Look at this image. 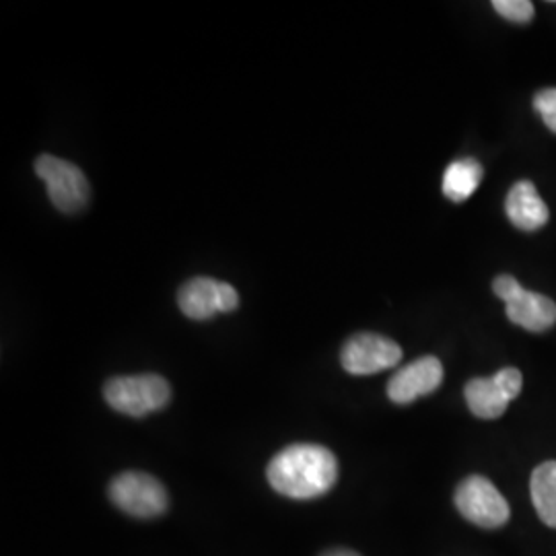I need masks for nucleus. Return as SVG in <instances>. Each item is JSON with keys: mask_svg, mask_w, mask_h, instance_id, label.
Here are the masks:
<instances>
[{"mask_svg": "<svg viewBox=\"0 0 556 556\" xmlns=\"http://www.w3.org/2000/svg\"><path fill=\"white\" fill-rule=\"evenodd\" d=\"M443 381V365L438 357L427 355L402 367L388 383V397L394 404H410L418 397L429 396Z\"/></svg>", "mask_w": 556, "mask_h": 556, "instance_id": "obj_8", "label": "nucleus"}, {"mask_svg": "<svg viewBox=\"0 0 556 556\" xmlns=\"http://www.w3.org/2000/svg\"><path fill=\"white\" fill-rule=\"evenodd\" d=\"M178 305L186 318L206 321L217 314L238 309V291L229 282L197 277L188 280L178 293Z\"/></svg>", "mask_w": 556, "mask_h": 556, "instance_id": "obj_7", "label": "nucleus"}, {"mask_svg": "<svg viewBox=\"0 0 556 556\" xmlns=\"http://www.w3.org/2000/svg\"><path fill=\"white\" fill-rule=\"evenodd\" d=\"M507 318L528 332H546L556 324V303L546 295L521 289L505 303Z\"/></svg>", "mask_w": 556, "mask_h": 556, "instance_id": "obj_10", "label": "nucleus"}, {"mask_svg": "<svg viewBox=\"0 0 556 556\" xmlns=\"http://www.w3.org/2000/svg\"><path fill=\"white\" fill-rule=\"evenodd\" d=\"M464 396L470 413L484 420L503 417L511 402V396L505 392V388L498 383L495 376L470 379L464 388Z\"/></svg>", "mask_w": 556, "mask_h": 556, "instance_id": "obj_11", "label": "nucleus"}, {"mask_svg": "<svg viewBox=\"0 0 556 556\" xmlns=\"http://www.w3.org/2000/svg\"><path fill=\"white\" fill-rule=\"evenodd\" d=\"M534 110L540 114V118L544 119L548 130L556 135V87L538 91L534 96Z\"/></svg>", "mask_w": 556, "mask_h": 556, "instance_id": "obj_15", "label": "nucleus"}, {"mask_svg": "<svg viewBox=\"0 0 556 556\" xmlns=\"http://www.w3.org/2000/svg\"><path fill=\"white\" fill-rule=\"evenodd\" d=\"M36 174L46 184L48 197L60 213L75 215L89 204V181L75 163L54 155H40L36 161Z\"/></svg>", "mask_w": 556, "mask_h": 556, "instance_id": "obj_3", "label": "nucleus"}, {"mask_svg": "<svg viewBox=\"0 0 556 556\" xmlns=\"http://www.w3.org/2000/svg\"><path fill=\"white\" fill-rule=\"evenodd\" d=\"M402 361V349L392 338L363 332L349 338L342 346L340 363L351 376H374L392 369Z\"/></svg>", "mask_w": 556, "mask_h": 556, "instance_id": "obj_6", "label": "nucleus"}, {"mask_svg": "<svg viewBox=\"0 0 556 556\" xmlns=\"http://www.w3.org/2000/svg\"><path fill=\"white\" fill-rule=\"evenodd\" d=\"M521 289H523V287H521V285L517 282V278L511 277V275H501V277L493 280V291H495V295H497L501 301H505V303L516 298Z\"/></svg>", "mask_w": 556, "mask_h": 556, "instance_id": "obj_16", "label": "nucleus"}, {"mask_svg": "<svg viewBox=\"0 0 556 556\" xmlns=\"http://www.w3.org/2000/svg\"><path fill=\"white\" fill-rule=\"evenodd\" d=\"M266 477L270 486L285 497H321L337 484L338 459L324 445L295 443L270 459Z\"/></svg>", "mask_w": 556, "mask_h": 556, "instance_id": "obj_1", "label": "nucleus"}, {"mask_svg": "<svg viewBox=\"0 0 556 556\" xmlns=\"http://www.w3.org/2000/svg\"><path fill=\"white\" fill-rule=\"evenodd\" d=\"M505 213L521 231H536L548 223V206L538 194L536 186L530 179L514 184L505 200Z\"/></svg>", "mask_w": 556, "mask_h": 556, "instance_id": "obj_9", "label": "nucleus"}, {"mask_svg": "<svg viewBox=\"0 0 556 556\" xmlns=\"http://www.w3.org/2000/svg\"><path fill=\"white\" fill-rule=\"evenodd\" d=\"M484 169L475 157L457 160L443 174V194L452 202H466L477 192Z\"/></svg>", "mask_w": 556, "mask_h": 556, "instance_id": "obj_12", "label": "nucleus"}, {"mask_svg": "<svg viewBox=\"0 0 556 556\" xmlns=\"http://www.w3.org/2000/svg\"><path fill=\"white\" fill-rule=\"evenodd\" d=\"M457 511L466 517L470 523L495 530L509 521V503L498 493L497 486L489 478H464L456 489Z\"/></svg>", "mask_w": 556, "mask_h": 556, "instance_id": "obj_5", "label": "nucleus"}, {"mask_svg": "<svg viewBox=\"0 0 556 556\" xmlns=\"http://www.w3.org/2000/svg\"><path fill=\"white\" fill-rule=\"evenodd\" d=\"M108 493L118 509L139 519L163 516L169 507L165 486L144 472H122L112 480Z\"/></svg>", "mask_w": 556, "mask_h": 556, "instance_id": "obj_4", "label": "nucleus"}, {"mask_svg": "<svg viewBox=\"0 0 556 556\" xmlns=\"http://www.w3.org/2000/svg\"><path fill=\"white\" fill-rule=\"evenodd\" d=\"M103 397L122 415L140 418L165 408L172 400V388L167 379L153 374L124 376L105 383Z\"/></svg>", "mask_w": 556, "mask_h": 556, "instance_id": "obj_2", "label": "nucleus"}, {"mask_svg": "<svg viewBox=\"0 0 556 556\" xmlns=\"http://www.w3.org/2000/svg\"><path fill=\"white\" fill-rule=\"evenodd\" d=\"M532 503L540 519L556 528V462L540 464L530 482Z\"/></svg>", "mask_w": 556, "mask_h": 556, "instance_id": "obj_13", "label": "nucleus"}, {"mask_svg": "<svg viewBox=\"0 0 556 556\" xmlns=\"http://www.w3.org/2000/svg\"><path fill=\"white\" fill-rule=\"evenodd\" d=\"M321 556H361L357 553H353V551H344V548H338V551H328V553H324Z\"/></svg>", "mask_w": 556, "mask_h": 556, "instance_id": "obj_17", "label": "nucleus"}, {"mask_svg": "<svg viewBox=\"0 0 556 556\" xmlns=\"http://www.w3.org/2000/svg\"><path fill=\"white\" fill-rule=\"evenodd\" d=\"M493 9L503 20L521 23V25L534 20V13H536V9L530 0H495Z\"/></svg>", "mask_w": 556, "mask_h": 556, "instance_id": "obj_14", "label": "nucleus"}]
</instances>
